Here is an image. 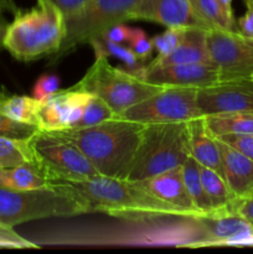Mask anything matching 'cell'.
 <instances>
[{
  "label": "cell",
  "mask_w": 253,
  "mask_h": 254,
  "mask_svg": "<svg viewBox=\"0 0 253 254\" xmlns=\"http://www.w3.org/2000/svg\"><path fill=\"white\" fill-rule=\"evenodd\" d=\"M40 129L37 126L14 121L0 112V135L1 136L26 139L31 138Z\"/></svg>",
  "instance_id": "30"
},
{
  "label": "cell",
  "mask_w": 253,
  "mask_h": 254,
  "mask_svg": "<svg viewBox=\"0 0 253 254\" xmlns=\"http://www.w3.org/2000/svg\"><path fill=\"white\" fill-rule=\"evenodd\" d=\"M50 185V180L39 164H24L15 168L0 169V186L12 190H32Z\"/></svg>",
  "instance_id": "21"
},
{
  "label": "cell",
  "mask_w": 253,
  "mask_h": 254,
  "mask_svg": "<svg viewBox=\"0 0 253 254\" xmlns=\"http://www.w3.org/2000/svg\"><path fill=\"white\" fill-rule=\"evenodd\" d=\"M201 180L212 206V216L233 215L237 213L238 200L231 192L225 179L217 171L200 165Z\"/></svg>",
  "instance_id": "20"
},
{
  "label": "cell",
  "mask_w": 253,
  "mask_h": 254,
  "mask_svg": "<svg viewBox=\"0 0 253 254\" xmlns=\"http://www.w3.org/2000/svg\"><path fill=\"white\" fill-rule=\"evenodd\" d=\"M220 2L221 5H222L225 12L227 14V16L230 17V19L235 20V17H233V10H232V0H220Z\"/></svg>",
  "instance_id": "39"
},
{
  "label": "cell",
  "mask_w": 253,
  "mask_h": 254,
  "mask_svg": "<svg viewBox=\"0 0 253 254\" xmlns=\"http://www.w3.org/2000/svg\"><path fill=\"white\" fill-rule=\"evenodd\" d=\"M78 198L60 186L12 190L0 186V222L10 227L35 220L84 215Z\"/></svg>",
  "instance_id": "6"
},
{
  "label": "cell",
  "mask_w": 253,
  "mask_h": 254,
  "mask_svg": "<svg viewBox=\"0 0 253 254\" xmlns=\"http://www.w3.org/2000/svg\"><path fill=\"white\" fill-rule=\"evenodd\" d=\"M181 166L174 168L159 175L136 181V183L155 197L188 211L193 217H202L197 208L193 206L192 200L186 190Z\"/></svg>",
  "instance_id": "16"
},
{
  "label": "cell",
  "mask_w": 253,
  "mask_h": 254,
  "mask_svg": "<svg viewBox=\"0 0 253 254\" xmlns=\"http://www.w3.org/2000/svg\"><path fill=\"white\" fill-rule=\"evenodd\" d=\"M236 211H237L238 215L246 218L253 226V196L246 198V200L238 201Z\"/></svg>",
  "instance_id": "38"
},
{
  "label": "cell",
  "mask_w": 253,
  "mask_h": 254,
  "mask_svg": "<svg viewBox=\"0 0 253 254\" xmlns=\"http://www.w3.org/2000/svg\"><path fill=\"white\" fill-rule=\"evenodd\" d=\"M181 169H183L184 184H185L186 190L192 200L193 206L202 216H212V206H211L207 193L202 185V180H201L200 164L192 156H189Z\"/></svg>",
  "instance_id": "24"
},
{
  "label": "cell",
  "mask_w": 253,
  "mask_h": 254,
  "mask_svg": "<svg viewBox=\"0 0 253 254\" xmlns=\"http://www.w3.org/2000/svg\"><path fill=\"white\" fill-rule=\"evenodd\" d=\"M211 62L221 81L250 78L253 73V37L223 29L207 30Z\"/></svg>",
  "instance_id": "11"
},
{
  "label": "cell",
  "mask_w": 253,
  "mask_h": 254,
  "mask_svg": "<svg viewBox=\"0 0 253 254\" xmlns=\"http://www.w3.org/2000/svg\"><path fill=\"white\" fill-rule=\"evenodd\" d=\"M218 140L228 144L230 146L235 148L243 155L253 161V134L250 135H232V134H226V135L215 136Z\"/></svg>",
  "instance_id": "34"
},
{
  "label": "cell",
  "mask_w": 253,
  "mask_h": 254,
  "mask_svg": "<svg viewBox=\"0 0 253 254\" xmlns=\"http://www.w3.org/2000/svg\"><path fill=\"white\" fill-rule=\"evenodd\" d=\"M246 10L245 15L237 21V31L247 37H253V0H245Z\"/></svg>",
  "instance_id": "36"
},
{
  "label": "cell",
  "mask_w": 253,
  "mask_h": 254,
  "mask_svg": "<svg viewBox=\"0 0 253 254\" xmlns=\"http://www.w3.org/2000/svg\"><path fill=\"white\" fill-rule=\"evenodd\" d=\"M139 0H89L79 11L64 17L66 35L61 46L50 60L56 64L77 47L101 37L109 27L130 20Z\"/></svg>",
  "instance_id": "8"
},
{
  "label": "cell",
  "mask_w": 253,
  "mask_h": 254,
  "mask_svg": "<svg viewBox=\"0 0 253 254\" xmlns=\"http://www.w3.org/2000/svg\"><path fill=\"white\" fill-rule=\"evenodd\" d=\"M146 83L161 87H193L202 88L220 82L218 71L211 64H180L149 66L131 72Z\"/></svg>",
  "instance_id": "13"
},
{
  "label": "cell",
  "mask_w": 253,
  "mask_h": 254,
  "mask_svg": "<svg viewBox=\"0 0 253 254\" xmlns=\"http://www.w3.org/2000/svg\"><path fill=\"white\" fill-rule=\"evenodd\" d=\"M5 27L6 26H2L1 22H0V47H2V36H4Z\"/></svg>",
  "instance_id": "40"
},
{
  "label": "cell",
  "mask_w": 253,
  "mask_h": 254,
  "mask_svg": "<svg viewBox=\"0 0 253 254\" xmlns=\"http://www.w3.org/2000/svg\"><path fill=\"white\" fill-rule=\"evenodd\" d=\"M196 14L207 25L208 29H223L237 31V24L230 19L220 0H191Z\"/></svg>",
  "instance_id": "26"
},
{
  "label": "cell",
  "mask_w": 253,
  "mask_h": 254,
  "mask_svg": "<svg viewBox=\"0 0 253 254\" xmlns=\"http://www.w3.org/2000/svg\"><path fill=\"white\" fill-rule=\"evenodd\" d=\"M130 20H146L163 26L203 27L207 25L196 14L191 0H139Z\"/></svg>",
  "instance_id": "15"
},
{
  "label": "cell",
  "mask_w": 253,
  "mask_h": 254,
  "mask_svg": "<svg viewBox=\"0 0 253 254\" xmlns=\"http://www.w3.org/2000/svg\"><path fill=\"white\" fill-rule=\"evenodd\" d=\"M207 30L191 26L186 29L184 39L169 55L156 56L149 66H166L180 64H211L207 47Z\"/></svg>",
  "instance_id": "18"
},
{
  "label": "cell",
  "mask_w": 253,
  "mask_h": 254,
  "mask_svg": "<svg viewBox=\"0 0 253 254\" xmlns=\"http://www.w3.org/2000/svg\"><path fill=\"white\" fill-rule=\"evenodd\" d=\"M129 47L135 54V56L143 61H146L154 51L153 41L140 29H131Z\"/></svg>",
  "instance_id": "33"
},
{
  "label": "cell",
  "mask_w": 253,
  "mask_h": 254,
  "mask_svg": "<svg viewBox=\"0 0 253 254\" xmlns=\"http://www.w3.org/2000/svg\"><path fill=\"white\" fill-rule=\"evenodd\" d=\"M251 78H253V73H252V76H251Z\"/></svg>",
  "instance_id": "41"
},
{
  "label": "cell",
  "mask_w": 253,
  "mask_h": 254,
  "mask_svg": "<svg viewBox=\"0 0 253 254\" xmlns=\"http://www.w3.org/2000/svg\"><path fill=\"white\" fill-rule=\"evenodd\" d=\"M78 198L86 213H106L122 220L193 217L141 188L136 181L97 175L84 181H52Z\"/></svg>",
  "instance_id": "2"
},
{
  "label": "cell",
  "mask_w": 253,
  "mask_h": 254,
  "mask_svg": "<svg viewBox=\"0 0 253 254\" xmlns=\"http://www.w3.org/2000/svg\"><path fill=\"white\" fill-rule=\"evenodd\" d=\"M189 149L192 156L201 166L212 169L222 175V159L217 139L210 133L206 127L205 117L195 118L188 122Z\"/></svg>",
  "instance_id": "19"
},
{
  "label": "cell",
  "mask_w": 253,
  "mask_h": 254,
  "mask_svg": "<svg viewBox=\"0 0 253 254\" xmlns=\"http://www.w3.org/2000/svg\"><path fill=\"white\" fill-rule=\"evenodd\" d=\"M71 88L98 97L119 116L165 87L146 83L128 69L112 66L104 55H96L86 74Z\"/></svg>",
  "instance_id": "7"
},
{
  "label": "cell",
  "mask_w": 253,
  "mask_h": 254,
  "mask_svg": "<svg viewBox=\"0 0 253 254\" xmlns=\"http://www.w3.org/2000/svg\"><path fill=\"white\" fill-rule=\"evenodd\" d=\"M196 102L203 117L253 112V78L221 81L197 88Z\"/></svg>",
  "instance_id": "12"
},
{
  "label": "cell",
  "mask_w": 253,
  "mask_h": 254,
  "mask_svg": "<svg viewBox=\"0 0 253 254\" xmlns=\"http://www.w3.org/2000/svg\"><path fill=\"white\" fill-rule=\"evenodd\" d=\"M41 102L34 97L0 92V112L14 121L37 126Z\"/></svg>",
  "instance_id": "23"
},
{
  "label": "cell",
  "mask_w": 253,
  "mask_h": 254,
  "mask_svg": "<svg viewBox=\"0 0 253 254\" xmlns=\"http://www.w3.org/2000/svg\"><path fill=\"white\" fill-rule=\"evenodd\" d=\"M207 235L198 217L123 220V223L73 226L42 233L37 246H126L201 248Z\"/></svg>",
  "instance_id": "1"
},
{
  "label": "cell",
  "mask_w": 253,
  "mask_h": 254,
  "mask_svg": "<svg viewBox=\"0 0 253 254\" xmlns=\"http://www.w3.org/2000/svg\"><path fill=\"white\" fill-rule=\"evenodd\" d=\"M190 156L188 122L148 124L126 180L140 181L181 166Z\"/></svg>",
  "instance_id": "5"
},
{
  "label": "cell",
  "mask_w": 253,
  "mask_h": 254,
  "mask_svg": "<svg viewBox=\"0 0 253 254\" xmlns=\"http://www.w3.org/2000/svg\"><path fill=\"white\" fill-rule=\"evenodd\" d=\"M186 29H188V27L171 26L166 27L165 31L161 32V34L155 35V36L151 39V41H153L154 49L158 52V56L163 57L170 54V52L180 44L181 40L184 39Z\"/></svg>",
  "instance_id": "29"
},
{
  "label": "cell",
  "mask_w": 253,
  "mask_h": 254,
  "mask_svg": "<svg viewBox=\"0 0 253 254\" xmlns=\"http://www.w3.org/2000/svg\"><path fill=\"white\" fill-rule=\"evenodd\" d=\"M89 98L91 94L71 87L60 89L49 99L41 102L37 127L44 131L73 128Z\"/></svg>",
  "instance_id": "14"
},
{
  "label": "cell",
  "mask_w": 253,
  "mask_h": 254,
  "mask_svg": "<svg viewBox=\"0 0 253 254\" xmlns=\"http://www.w3.org/2000/svg\"><path fill=\"white\" fill-rule=\"evenodd\" d=\"M217 143L222 159V176L231 192L238 201L253 196V161L228 144L218 139Z\"/></svg>",
  "instance_id": "17"
},
{
  "label": "cell",
  "mask_w": 253,
  "mask_h": 254,
  "mask_svg": "<svg viewBox=\"0 0 253 254\" xmlns=\"http://www.w3.org/2000/svg\"><path fill=\"white\" fill-rule=\"evenodd\" d=\"M130 34L131 29L130 27L126 26L123 22V24H118L109 27V29L102 35V37H104V39L109 40V41L112 42H116V44L126 45L129 44V40H130Z\"/></svg>",
  "instance_id": "35"
},
{
  "label": "cell",
  "mask_w": 253,
  "mask_h": 254,
  "mask_svg": "<svg viewBox=\"0 0 253 254\" xmlns=\"http://www.w3.org/2000/svg\"><path fill=\"white\" fill-rule=\"evenodd\" d=\"M117 114L114 113L113 109L108 106L104 101L96 96H91L87 104L84 106L82 116L79 121L74 124L73 128H84V127L96 126V124L102 123L104 121L114 118Z\"/></svg>",
  "instance_id": "28"
},
{
  "label": "cell",
  "mask_w": 253,
  "mask_h": 254,
  "mask_svg": "<svg viewBox=\"0 0 253 254\" xmlns=\"http://www.w3.org/2000/svg\"><path fill=\"white\" fill-rule=\"evenodd\" d=\"M54 2L62 12H63L64 17L73 15L74 12L79 11L89 0H50Z\"/></svg>",
  "instance_id": "37"
},
{
  "label": "cell",
  "mask_w": 253,
  "mask_h": 254,
  "mask_svg": "<svg viewBox=\"0 0 253 254\" xmlns=\"http://www.w3.org/2000/svg\"><path fill=\"white\" fill-rule=\"evenodd\" d=\"M66 35L64 15L50 0H37L26 11H17L6 25L2 47L19 61L30 62L52 56Z\"/></svg>",
  "instance_id": "4"
},
{
  "label": "cell",
  "mask_w": 253,
  "mask_h": 254,
  "mask_svg": "<svg viewBox=\"0 0 253 254\" xmlns=\"http://www.w3.org/2000/svg\"><path fill=\"white\" fill-rule=\"evenodd\" d=\"M144 129L145 124L116 116L96 126L47 133L78 148L99 175L126 179Z\"/></svg>",
  "instance_id": "3"
},
{
  "label": "cell",
  "mask_w": 253,
  "mask_h": 254,
  "mask_svg": "<svg viewBox=\"0 0 253 254\" xmlns=\"http://www.w3.org/2000/svg\"><path fill=\"white\" fill-rule=\"evenodd\" d=\"M89 45L94 50L96 55L114 57L126 66V69L130 72H135L145 66V61L136 57L135 54L130 50V47H128L126 45L116 44V42L109 41L102 36L89 42Z\"/></svg>",
  "instance_id": "27"
},
{
  "label": "cell",
  "mask_w": 253,
  "mask_h": 254,
  "mask_svg": "<svg viewBox=\"0 0 253 254\" xmlns=\"http://www.w3.org/2000/svg\"><path fill=\"white\" fill-rule=\"evenodd\" d=\"M61 79L57 74H44L40 77L32 88V97L37 101L45 102L60 91Z\"/></svg>",
  "instance_id": "32"
},
{
  "label": "cell",
  "mask_w": 253,
  "mask_h": 254,
  "mask_svg": "<svg viewBox=\"0 0 253 254\" xmlns=\"http://www.w3.org/2000/svg\"><path fill=\"white\" fill-rule=\"evenodd\" d=\"M0 248H10V250H36L39 246L31 240L20 236L14 227L6 226L0 222Z\"/></svg>",
  "instance_id": "31"
},
{
  "label": "cell",
  "mask_w": 253,
  "mask_h": 254,
  "mask_svg": "<svg viewBox=\"0 0 253 254\" xmlns=\"http://www.w3.org/2000/svg\"><path fill=\"white\" fill-rule=\"evenodd\" d=\"M35 163L31 138L17 139L0 135V169Z\"/></svg>",
  "instance_id": "25"
},
{
  "label": "cell",
  "mask_w": 253,
  "mask_h": 254,
  "mask_svg": "<svg viewBox=\"0 0 253 254\" xmlns=\"http://www.w3.org/2000/svg\"><path fill=\"white\" fill-rule=\"evenodd\" d=\"M196 94L197 88L193 87H165L129 107L119 117L145 126L190 122L203 117L197 107Z\"/></svg>",
  "instance_id": "10"
},
{
  "label": "cell",
  "mask_w": 253,
  "mask_h": 254,
  "mask_svg": "<svg viewBox=\"0 0 253 254\" xmlns=\"http://www.w3.org/2000/svg\"><path fill=\"white\" fill-rule=\"evenodd\" d=\"M35 161L52 181H84L99 175L78 148L47 131L31 136Z\"/></svg>",
  "instance_id": "9"
},
{
  "label": "cell",
  "mask_w": 253,
  "mask_h": 254,
  "mask_svg": "<svg viewBox=\"0 0 253 254\" xmlns=\"http://www.w3.org/2000/svg\"><path fill=\"white\" fill-rule=\"evenodd\" d=\"M206 127L213 136L253 134V112L211 114L205 117Z\"/></svg>",
  "instance_id": "22"
}]
</instances>
